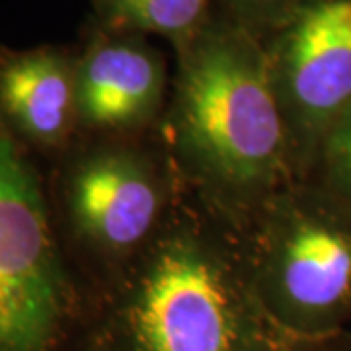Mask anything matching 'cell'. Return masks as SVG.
I'll list each match as a JSON object with an SVG mask.
<instances>
[{"instance_id":"12","label":"cell","mask_w":351,"mask_h":351,"mask_svg":"<svg viewBox=\"0 0 351 351\" xmlns=\"http://www.w3.org/2000/svg\"><path fill=\"white\" fill-rule=\"evenodd\" d=\"M285 351H351V348L346 343V339L339 336L326 339H316V341H293Z\"/></svg>"},{"instance_id":"4","label":"cell","mask_w":351,"mask_h":351,"mask_svg":"<svg viewBox=\"0 0 351 351\" xmlns=\"http://www.w3.org/2000/svg\"><path fill=\"white\" fill-rule=\"evenodd\" d=\"M78 320L39 176L0 121V351H69Z\"/></svg>"},{"instance_id":"1","label":"cell","mask_w":351,"mask_h":351,"mask_svg":"<svg viewBox=\"0 0 351 351\" xmlns=\"http://www.w3.org/2000/svg\"><path fill=\"white\" fill-rule=\"evenodd\" d=\"M176 57L160 117L166 158L205 207L244 228L295 182L265 43L215 14Z\"/></svg>"},{"instance_id":"3","label":"cell","mask_w":351,"mask_h":351,"mask_svg":"<svg viewBox=\"0 0 351 351\" xmlns=\"http://www.w3.org/2000/svg\"><path fill=\"white\" fill-rule=\"evenodd\" d=\"M252 287L291 339L334 338L351 318V217L293 182L240 228Z\"/></svg>"},{"instance_id":"10","label":"cell","mask_w":351,"mask_h":351,"mask_svg":"<svg viewBox=\"0 0 351 351\" xmlns=\"http://www.w3.org/2000/svg\"><path fill=\"white\" fill-rule=\"evenodd\" d=\"M304 182L351 217V106L324 135Z\"/></svg>"},{"instance_id":"8","label":"cell","mask_w":351,"mask_h":351,"mask_svg":"<svg viewBox=\"0 0 351 351\" xmlns=\"http://www.w3.org/2000/svg\"><path fill=\"white\" fill-rule=\"evenodd\" d=\"M0 121L43 149L64 145L76 125V59L57 47L0 61Z\"/></svg>"},{"instance_id":"11","label":"cell","mask_w":351,"mask_h":351,"mask_svg":"<svg viewBox=\"0 0 351 351\" xmlns=\"http://www.w3.org/2000/svg\"><path fill=\"white\" fill-rule=\"evenodd\" d=\"M313 0H217L221 16L265 41Z\"/></svg>"},{"instance_id":"9","label":"cell","mask_w":351,"mask_h":351,"mask_svg":"<svg viewBox=\"0 0 351 351\" xmlns=\"http://www.w3.org/2000/svg\"><path fill=\"white\" fill-rule=\"evenodd\" d=\"M217 0H92L101 32L160 36L186 47L215 18Z\"/></svg>"},{"instance_id":"2","label":"cell","mask_w":351,"mask_h":351,"mask_svg":"<svg viewBox=\"0 0 351 351\" xmlns=\"http://www.w3.org/2000/svg\"><path fill=\"white\" fill-rule=\"evenodd\" d=\"M80 338L96 351H285L297 341L258 301L240 228L209 207L170 213Z\"/></svg>"},{"instance_id":"5","label":"cell","mask_w":351,"mask_h":351,"mask_svg":"<svg viewBox=\"0 0 351 351\" xmlns=\"http://www.w3.org/2000/svg\"><path fill=\"white\" fill-rule=\"evenodd\" d=\"M295 182L351 106V0H313L265 41Z\"/></svg>"},{"instance_id":"6","label":"cell","mask_w":351,"mask_h":351,"mask_svg":"<svg viewBox=\"0 0 351 351\" xmlns=\"http://www.w3.org/2000/svg\"><path fill=\"white\" fill-rule=\"evenodd\" d=\"M170 160L129 143L82 152L64 178V209L76 240L101 260L129 263L174 211Z\"/></svg>"},{"instance_id":"7","label":"cell","mask_w":351,"mask_h":351,"mask_svg":"<svg viewBox=\"0 0 351 351\" xmlns=\"http://www.w3.org/2000/svg\"><path fill=\"white\" fill-rule=\"evenodd\" d=\"M168 66L143 36L96 29L76 57V125L108 137H127L160 121Z\"/></svg>"},{"instance_id":"13","label":"cell","mask_w":351,"mask_h":351,"mask_svg":"<svg viewBox=\"0 0 351 351\" xmlns=\"http://www.w3.org/2000/svg\"><path fill=\"white\" fill-rule=\"evenodd\" d=\"M75 351H96V348H94L90 341H86L84 338H80L78 339V343H76Z\"/></svg>"}]
</instances>
